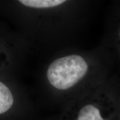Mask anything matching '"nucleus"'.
Instances as JSON below:
<instances>
[{
    "instance_id": "2",
    "label": "nucleus",
    "mask_w": 120,
    "mask_h": 120,
    "mask_svg": "<svg viewBox=\"0 0 120 120\" xmlns=\"http://www.w3.org/2000/svg\"><path fill=\"white\" fill-rule=\"evenodd\" d=\"M13 103L11 91L4 83L0 82V114L8 112Z\"/></svg>"
},
{
    "instance_id": "1",
    "label": "nucleus",
    "mask_w": 120,
    "mask_h": 120,
    "mask_svg": "<svg viewBox=\"0 0 120 120\" xmlns=\"http://www.w3.org/2000/svg\"><path fill=\"white\" fill-rule=\"evenodd\" d=\"M87 69L88 65L82 56H65L55 60L49 66L47 79L56 89L68 90L85 76Z\"/></svg>"
},
{
    "instance_id": "3",
    "label": "nucleus",
    "mask_w": 120,
    "mask_h": 120,
    "mask_svg": "<svg viewBox=\"0 0 120 120\" xmlns=\"http://www.w3.org/2000/svg\"><path fill=\"white\" fill-rule=\"evenodd\" d=\"M77 120H104V119L98 107L91 104H87L79 112Z\"/></svg>"
},
{
    "instance_id": "4",
    "label": "nucleus",
    "mask_w": 120,
    "mask_h": 120,
    "mask_svg": "<svg viewBox=\"0 0 120 120\" xmlns=\"http://www.w3.org/2000/svg\"><path fill=\"white\" fill-rule=\"evenodd\" d=\"M19 2L32 8H51L63 4L64 0H20Z\"/></svg>"
}]
</instances>
